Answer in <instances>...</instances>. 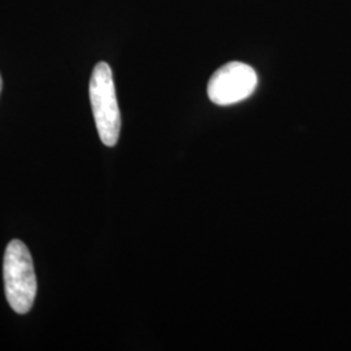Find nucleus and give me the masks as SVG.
Instances as JSON below:
<instances>
[{
    "label": "nucleus",
    "instance_id": "f257e3e1",
    "mask_svg": "<svg viewBox=\"0 0 351 351\" xmlns=\"http://www.w3.org/2000/svg\"><path fill=\"white\" fill-rule=\"evenodd\" d=\"M3 278L5 297L13 311L29 313L37 295V278L30 251L20 239H12L5 249Z\"/></svg>",
    "mask_w": 351,
    "mask_h": 351
},
{
    "label": "nucleus",
    "instance_id": "20e7f679",
    "mask_svg": "<svg viewBox=\"0 0 351 351\" xmlns=\"http://www.w3.org/2000/svg\"><path fill=\"white\" fill-rule=\"evenodd\" d=\"M1 86H3V81H1V75H0V93H1Z\"/></svg>",
    "mask_w": 351,
    "mask_h": 351
},
{
    "label": "nucleus",
    "instance_id": "f03ea898",
    "mask_svg": "<svg viewBox=\"0 0 351 351\" xmlns=\"http://www.w3.org/2000/svg\"><path fill=\"white\" fill-rule=\"evenodd\" d=\"M90 101L101 141L112 147L120 137L121 114L116 98L112 71L104 62L95 65L90 78Z\"/></svg>",
    "mask_w": 351,
    "mask_h": 351
},
{
    "label": "nucleus",
    "instance_id": "7ed1b4c3",
    "mask_svg": "<svg viewBox=\"0 0 351 351\" xmlns=\"http://www.w3.org/2000/svg\"><path fill=\"white\" fill-rule=\"evenodd\" d=\"M258 86V75L250 65L230 62L217 69L208 81L207 94L217 106H232L247 99Z\"/></svg>",
    "mask_w": 351,
    "mask_h": 351
}]
</instances>
